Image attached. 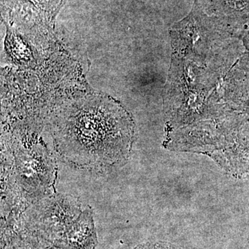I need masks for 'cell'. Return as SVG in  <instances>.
<instances>
[{
	"mask_svg": "<svg viewBox=\"0 0 249 249\" xmlns=\"http://www.w3.org/2000/svg\"></svg>",
	"mask_w": 249,
	"mask_h": 249,
	"instance_id": "8992f818",
	"label": "cell"
},
{
	"mask_svg": "<svg viewBox=\"0 0 249 249\" xmlns=\"http://www.w3.org/2000/svg\"><path fill=\"white\" fill-rule=\"evenodd\" d=\"M55 150L76 168L107 169L127 160L134 124L127 111L107 98L89 97L59 107L52 122Z\"/></svg>",
	"mask_w": 249,
	"mask_h": 249,
	"instance_id": "6da1fadb",
	"label": "cell"
},
{
	"mask_svg": "<svg viewBox=\"0 0 249 249\" xmlns=\"http://www.w3.org/2000/svg\"><path fill=\"white\" fill-rule=\"evenodd\" d=\"M2 249H37L30 247H15V248H5Z\"/></svg>",
	"mask_w": 249,
	"mask_h": 249,
	"instance_id": "5b68a950",
	"label": "cell"
},
{
	"mask_svg": "<svg viewBox=\"0 0 249 249\" xmlns=\"http://www.w3.org/2000/svg\"><path fill=\"white\" fill-rule=\"evenodd\" d=\"M58 168L44 144L16 142L1 155L2 195L27 209L55 193Z\"/></svg>",
	"mask_w": 249,
	"mask_h": 249,
	"instance_id": "7a4b0ae2",
	"label": "cell"
},
{
	"mask_svg": "<svg viewBox=\"0 0 249 249\" xmlns=\"http://www.w3.org/2000/svg\"><path fill=\"white\" fill-rule=\"evenodd\" d=\"M244 41H245L246 47H247V55H248L249 60V32L244 37Z\"/></svg>",
	"mask_w": 249,
	"mask_h": 249,
	"instance_id": "277c9868",
	"label": "cell"
},
{
	"mask_svg": "<svg viewBox=\"0 0 249 249\" xmlns=\"http://www.w3.org/2000/svg\"><path fill=\"white\" fill-rule=\"evenodd\" d=\"M135 249H180L170 244L163 243V242H157V243H147L145 245L139 246Z\"/></svg>",
	"mask_w": 249,
	"mask_h": 249,
	"instance_id": "3957f363",
	"label": "cell"
}]
</instances>
